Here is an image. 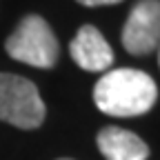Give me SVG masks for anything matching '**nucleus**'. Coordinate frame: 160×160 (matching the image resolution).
<instances>
[{"instance_id":"obj_8","label":"nucleus","mask_w":160,"mask_h":160,"mask_svg":"<svg viewBox=\"0 0 160 160\" xmlns=\"http://www.w3.org/2000/svg\"><path fill=\"white\" fill-rule=\"evenodd\" d=\"M158 62H160V45H158Z\"/></svg>"},{"instance_id":"obj_9","label":"nucleus","mask_w":160,"mask_h":160,"mask_svg":"<svg viewBox=\"0 0 160 160\" xmlns=\"http://www.w3.org/2000/svg\"><path fill=\"white\" fill-rule=\"evenodd\" d=\"M60 160H71V158H60Z\"/></svg>"},{"instance_id":"obj_6","label":"nucleus","mask_w":160,"mask_h":160,"mask_svg":"<svg viewBox=\"0 0 160 160\" xmlns=\"http://www.w3.org/2000/svg\"><path fill=\"white\" fill-rule=\"evenodd\" d=\"M98 149L107 160H147L149 147L142 138H138L133 131L120 129V127H105L100 129Z\"/></svg>"},{"instance_id":"obj_7","label":"nucleus","mask_w":160,"mask_h":160,"mask_svg":"<svg viewBox=\"0 0 160 160\" xmlns=\"http://www.w3.org/2000/svg\"><path fill=\"white\" fill-rule=\"evenodd\" d=\"M76 2L85 5V7H105V5H118L122 0H76Z\"/></svg>"},{"instance_id":"obj_3","label":"nucleus","mask_w":160,"mask_h":160,"mask_svg":"<svg viewBox=\"0 0 160 160\" xmlns=\"http://www.w3.org/2000/svg\"><path fill=\"white\" fill-rule=\"evenodd\" d=\"M45 113V102L31 80L0 73V120L20 129H36L42 125Z\"/></svg>"},{"instance_id":"obj_2","label":"nucleus","mask_w":160,"mask_h":160,"mask_svg":"<svg viewBox=\"0 0 160 160\" xmlns=\"http://www.w3.org/2000/svg\"><path fill=\"white\" fill-rule=\"evenodd\" d=\"M7 53L13 60H20L25 65L49 69L58 60V38L51 31L49 22L36 13L25 16L13 29V33L5 42Z\"/></svg>"},{"instance_id":"obj_1","label":"nucleus","mask_w":160,"mask_h":160,"mask_svg":"<svg viewBox=\"0 0 160 160\" xmlns=\"http://www.w3.org/2000/svg\"><path fill=\"white\" fill-rule=\"evenodd\" d=\"M158 98L153 78L140 69H113L93 87V102L100 111L118 118L147 113Z\"/></svg>"},{"instance_id":"obj_5","label":"nucleus","mask_w":160,"mask_h":160,"mask_svg":"<svg viewBox=\"0 0 160 160\" xmlns=\"http://www.w3.org/2000/svg\"><path fill=\"white\" fill-rule=\"evenodd\" d=\"M69 53L73 58V62L85 71H105L113 62V51L109 42L91 25H85L78 29L76 38L69 45Z\"/></svg>"},{"instance_id":"obj_4","label":"nucleus","mask_w":160,"mask_h":160,"mask_svg":"<svg viewBox=\"0 0 160 160\" xmlns=\"http://www.w3.org/2000/svg\"><path fill=\"white\" fill-rule=\"evenodd\" d=\"M160 45V0H138L122 27V47L131 56H147Z\"/></svg>"}]
</instances>
